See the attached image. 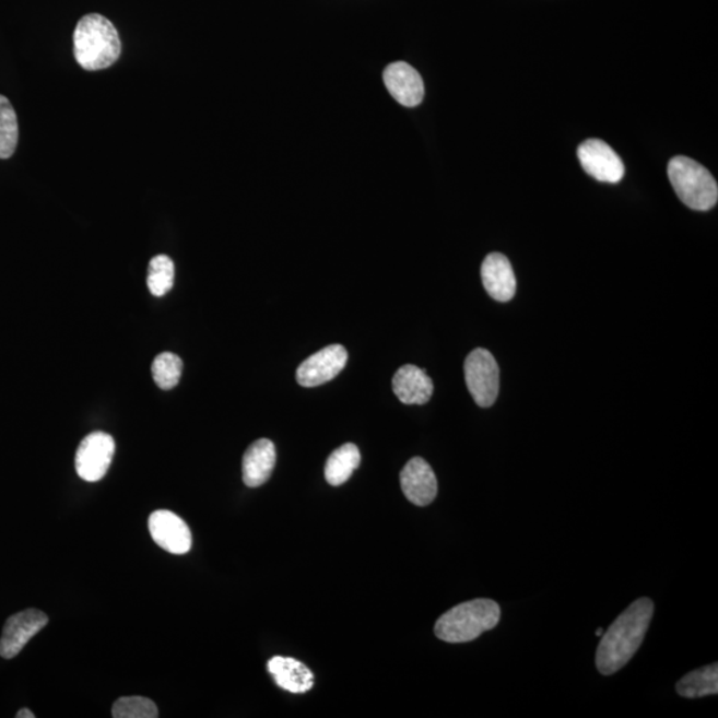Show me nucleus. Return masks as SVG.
Masks as SVG:
<instances>
[{
  "label": "nucleus",
  "instance_id": "obj_1",
  "mask_svg": "<svg viewBox=\"0 0 718 718\" xmlns=\"http://www.w3.org/2000/svg\"><path fill=\"white\" fill-rule=\"evenodd\" d=\"M654 610L652 600L638 599L604 632L597 652V667L601 674L611 676L634 658L647 635Z\"/></svg>",
  "mask_w": 718,
  "mask_h": 718
},
{
  "label": "nucleus",
  "instance_id": "obj_2",
  "mask_svg": "<svg viewBox=\"0 0 718 718\" xmlns=\"http://www.w3.org/2000/svg\"><path fill=\"white\" fill-rule=\"evenodd\" d=\"M120 54L118 30L106 16L89 14L79 21L73 33V55L82 69L106 70L118 61Z\"/></svg>",
  "mask_w": 718,
  "mask_h": 718
},
{
  "label": "nucleus",
  "instance_id": "obj_3",
  "mask_svg": "<svg viewBox=\"0 0 718 718\" xmlns=\"http://www.w3.org/2000/svg\"><path fill=\"white\" fill-rule=\"evenodd\" d=\"M501 607L490 599H475L452 607L435 623V635L442 642L459 644L475 640L494 629L501 620Z\"/></svg>",
  "mask_w": 718,
  "mask_h": 718
},
{
  "label": "nucleus",
  "instance_id": "obj_4",
  "mask_svg": "<svg viewBox=\"0 0 718 718\" xmlns=\"http://www.w3.org/2000/svg\"><path fill=\"white\" fill-rule=\"evenodd\" d=\"M668 177L679 199L693 211H709L717 204L715 177L690 157L676 156L668 164Z\"/></svg>",
  "mask_w": 718,
  "mask_h": 718
},
{
  "label": "nucleus",
  "instance_id": "obj_5",
  "mask_svg": "<svg viewBox=\"0 0 718 718\" xmlns=\"http://www.w3.org/2000/svg\"><path fill=\"white\" fill-rule=\"evenodd\" d=\"M464 377L478 407H493L499 392V366L494 355L486 349H475L466 358Z\"/></svg>",
  "mask_w": 718,
  "mask_h": 718
},
{
  "label": "nucleus",
  "instance_id": "obj_6",
  "mask_svg": "<svg viewBox=\"0 0 718 718\" xmlns=\"http://www.w3.org/2000/svg\"><path fill=\"white\" fill-rule=\"evenodd\" d=\"M115 454V440L107 433L87 435L79 445L75 466L85 482H97L106 476Z\"/></svg>",
  "mask_w": 718,
  "mask_h": 718
},
{
  "label": "nucleus",
  "instance_id": "obj_7",
  "mask_svg": "<svg viewBox=\"0 0 718 718\" xmlns=\"http://www.w3.org/2000/svg\"><path fill=\"white\" fill-rule=\"evenodd\" d=\"M578 157L582 169L601 183L622 181L625 168L622 158L604 141L591 139L580 144Z\"/></svg>",
  "mask_w": 718,
  "mask_h": 718
},
{
  "label": "nucleus",
  "instance_id": "obj_8",
  "mask_svg": "<svg viewBox=\"0 0 718 718\" xmlns=\"http://www.w3.org/2000/svg\"><path fill=\"white\" fill-rule=\"evenodd\" d=\"M348 352L341 345H330L306 358L297 370V382L304 388L329 382L346 366Z\"/></svg>",
  "mask_w": 718,
  "mask_h": 718
},
{
  "label": "nucleus",
  "instance_id": "obj_9",
  "mask_svg": "<svg viewBox=\"0 0 718 718\" xmlns=\"http://www.w3.org/2000/svg\"><path fill=\"white\" fill-rule=\"evenodd\" d=\"M48 616L38 610H27L11 616L4 624L0 638V656L3 659L15 658L35 635L46 627Z\"/></svg>",
  "mask_w": 718,
  "mask_h": 718
},
{
  "label": "nucleus",
  "instance_id": "obj_10",
  "mask_svg": "<svg viewBox=\"0 0 718 718\" xmlns=\"http://www.w3.org/2000/svg\"><path fill=\"white\" fill-rule=\"evenodd\" d=\"M150 532L155 543L175 555H184L192 549V533L179 515L158 509L151 515Z\"/></svg>",
  "mask_w": 718,
  "mask_h": 718
},
{
  "label": "nucleus",
  "instance_id": "obj_11",
  "mask_svg": "<svg viewBox=\"0 0 718 718\" xmlns=\"http://www.w3.org/2000/svg\"><path fill=\"white\" fill-rule=\"evenodd\" d=\"M401 487L408 501L415 506L425 507L437 498L438 481L432 466L425 459H410L401 471Z\"/></svg>",
  "mask_w": 718,
  "mask_h": 718
},
{
  "label": "nucleus",
  "instance_id": "obj_12",
  "mask_svg": "<svg viewBox=\"0 0 718 718\" xmlns=\"http://www.w3.org/2000/svg\"><path fill=\"white\" fill-rule=\"evenodd\" d=\"M384 82L390 95L404 107L420 106L425 96V84L419 71L404 61L388 66L384 72Z\"/></svg>",
  "mask_w": 718,
  "mask_h": 718
},
{
  "label": "nucleus",
  "instance_id": "obj_13",
  "mask_svg": "<svg viewBox=\"0 0 718 718\" xmlns=\"http://www.w3.org/2000/svg\"><path fill=\"white\" fill-rule=\"evenodd\" d=\"M482 282L484 290L499 303L513 299L517 292V279H515L511 263L506 256L491 254L482 263Z\"/></svg>",
  "mask_w": 718,
  "mask_h": 718
},
{
  "label": "nucleus",
  "instance_id": "obj_14",
  "mask_svg": "<svg viewBox=\"0 0 718 718\" xmlns=\"http://www.w3.org/2000/svg\"><path fill=\"white\" fill-rule=\"evenodd\" d=\"M392 390L404 404H425L434 392L433 379L414 365H404L392 378Z\"/></svg>",
  "mask_w": 718,
  "mask_h": 718
},
{
  "label": "nucleus",
  "instance_id": "obj_15",
  "mask_svg": "<svg viewBox=\"0 0 718 718\" xmlns=\"http://www.w3.org/2000/svg\"><path fill=\"white\" fill-rule=\"evenodd\" d=\"M275 447L272 440L259 439L249 446L243 458V479L248 487H260L269 481L275 466Z\"/></svg>",
  "mask_w": 718,
  "mask_h": 718
},
{
  "label": "nucleus",
  "instance_id": "obj_16",
  "mask_svg": "<svg viewBox=\"0 0 718 718\" xmlns=\"http://www.w3.org/2000/svg\"><path fill=\"white\" fill-rule=\"evenodd\" d=\"M268 671L280 688L291 693H306L315 685V674L296 659L275 656L269 660Z\"/></svg>",
  "mask_w": 718,
  "mask_h": 718
},
{
  "label": "nucleus",
  "instance_id": "obj_17",
  "mask_svg": "<svg viewBox=\"0 0 718 718\" xmlns=\"http://www.w3.org/2000/svg\"><path fill=\"white\" fill-rule=\"evenodd\" d=\"M361 463V452L354 444H346L331 452L325 466V478L331 486L346 483Z\"/></svg>",
  "mask_w": 718,
  "mask_h": 718
},
{
  "label": "nucleus",
  "instance_id": "obj_18",
  "mask_svg": "<svg viewBox=\"0 0 718 718\" xmlns=\"http://www.w3.org/2000/svg\"><path fill=\"white\" fill-rule=\"evenodd\" d=\"M676 691L681 697L699 698L718 693V666L715 664L699 668L685 674L676 685Z\"/></svg>",
  "mask_w": 718,
  "mask_h": 718
},
{
  "label": "nucleus",
  "instance_id": "obj_19",
  "mask_svg": "<svg viewBox=\"0 0 718 718\" xmlns=\"http://www.w3.org/2000/svg\"><path fill=\"white\" fill-rule=\"evenodd\" d=\"M20 140V127L14 107L8 97L0 95V158L14 155Z\"/></svg>",
  "mask_w": 718,
  "mask_h": 718
},
{
  "label": "nucleus",
  "instance_id": "obj_20",
  "mask_svg": "<svg viewBox=\"0 0 718 718\" xmlns=\"http://www.w3.org/2000/svg\"><path fill=\"white\" fill-rule=\"evenodd\" d=\"M175 281V263L168 256L158 255L153 257L149 268V290L156 297H163L172 287Z\"/></svg>",
  "mask_w": 718,
  "mask_h": 718
},
{
  "label": "nucleus",
  "instance_id": "obj_21",
  "mask_svg": "<svg viewBox=\"0 0 718 718\" xmlns=\"http://www.w3.org/2000/svg\"><path fill=\"white\" fill-rule=\"evenodd\" d=\"M183 361L174 353L157 355L152 364V376L160 389L170 390L180 382Z\"/></svg>",
  "mask_w": 718,
  "mask_h": 718
},
{
  "label": "nucleus",
  "instance_id": "obj_22",
  "mask_svg": "<svg viewBox=\"0 0 718 718\" xmlns=\"http://www.w3.org/2000/svg\"><path fill=\"white\" fill-rule=\"evenodd\" d=\"M115 718H156L158 710L152 699L141 696L121 697L114 704Z\"/></svg>",
  "mask_w": 718,
  "mask_h": 718
},
{
  "label": "nucleus",
  "instance_id": "obj_23",
  "mask_svg": "<svg viewBox=\"0 0 718 718\" xmlns=\"http://www.w3.org/2000/svg\"><path fill=\"white\" fill-rule=\"evenodd\" d=\"M16 717L17 718H35V715L33 714V711H31L28 709H21L20 711H17Z\"/></svg>",
  "mask_w": 718,
  "mask_h": 718
},
{
  "label": "nucleus",
  "instance_id": "obj_24",
  "mask_svg": "<svg viewBox=\"0 0 718 718\" xmlns=\"http://www.w3.org/2000/svg\"><path fill=\"white\" fill-rule=\"evenodd\" d=\"M603 634H604V629H603V628H598L597 632H595V635H597V636H599V637L603 636Z\"/></svg>",
  "mask_w": 718,
  "mask_h": 718
}]
</instances>
